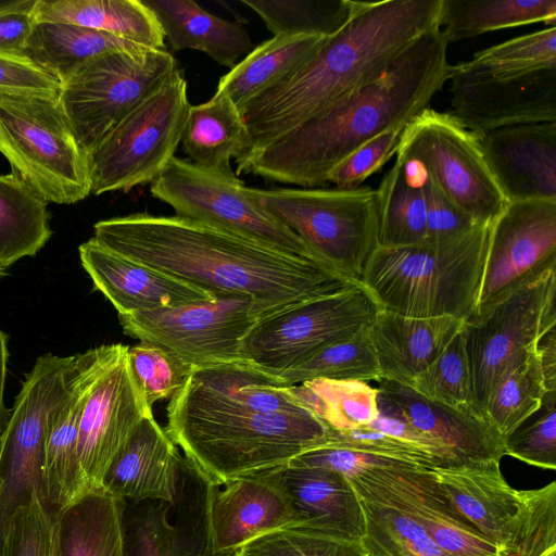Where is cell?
<instances>
[{
    "label": "cell",
    "instance_id": "obj_1",
    "mask_svg": "<svg viewBox=\"0 0 556 556\" xmlns=\"http://www.w3.org/2000/svg\"><path fill=\"white\" fill-rule=\"evenodd\" d=\"M93 233L108 249L216 295L251 298L258 319L361 283L319 262L175 215L102 219Z\"/></svg>",
    "mask_w": 556,
    "mask_h": 556
},
{
    "label": "cell",
    "instance_id": "obj_2",
    "mask_svg": "<svg viewBox=\"0 0 556 556\" xmlns=\"http://www.w3.org/2000/svg\"><path fill=\"white\" fill-rule=\"evenodd\" d=\"M450 41L441 27L417 38L375 83L308 119L273 143L239 159L250 174L302 188H318L329 173L378 135L405 127L448 80Z\"/></svg>",
    "mask_w": 556,
    "mask_h": 556
},
{
    "label": "cell",
    "instance_id": "obj_3",
    "mask_svg": "<svg viewBox=\"0 0 556 556\" xmlns=\"http://www.w3.org/2000/svg\"><path fill=\"white\" fill-rule=\"evenodd\" d=\"M441 10L442 0L362 1L295 73L239 110L249 154L381 78L417 38L441 27Z\"/></svg>",
    "mask_w": 556,
    "mask_h": 556
},
{
    "label": "cell",
    "instance_id": "obj_4",
    "mask_svg": "<svg viewBox=\"0 0 556 556\" xmlns=\"http://www.w3.org/2000/svg\"><path fill=\"white\" fill-rule=\"evenodd\" d=\"M166 415L168 437L218 485L287 465L327 445L330 434L309 410L256 413L212 400L187 382L170 399Z\"/></svg>",
    "mask_w": 556,
    "mask_h": 556
},
{
    "label": "cell",
    "instance_id": "obj_5",
    "mask_svg": "<svg viewBox=\"0 0 556 556\" xmlns=\"http://www.w3.org/2000/svg\"><path fill=\"white\" fill-rule=\"evenodd\" d=\"M490 225L408 247H377L361 283L381 309L408 317L468 319L475 309Z\"/></svg>",
    "mask_w": 556,
    "mask_h": 556
},
{
    "label": "cell",
    "instance_id": "obj_6",
    "mask_svg": "<svg viewBox=\"0 0 556 556\" xmlns=\"http://www.w3.org/2000/svg\"><path fill=\"white\" fill-rule=\"evenodd\" d=\"M254 198L292 230L324 265L361 282L378 247L377 191L354 188H250Z\"/></svg>",
    "mask_w": 556,
    "mask_h": 556
},
{
    "label": "cell",
    "instance_id": "obj_7",
    "mask_svg": "<svg viewBox=\"0 0 556 556\" xmlns=\"http://www.w3.org/2000/svg\"><path fill=\"white\" fill-rule=\"evenodd\" d=\"M0 153L47 202L90 194L86 154L56 96L0 91Z\"/></svg>",
    "mask_w": 556,
    "mask_h": 556
},
{
    "label": "cell",
    "instance_id": "obj_8",
    "mask_svg": "<svg viewBox=\"0 0 556 556\" xmlns=\"http://www.w3.org/2000/svg\"><path fill=\"white\" fill-rule=\"evenodd\" d=\"M190 105L178 68L86 155L90 193L128 191L154 181L175 157Z\"/></svg>",
    "mask_w": 556,
    "mask_h": 556
},
{
    "label": "cell",
    "instance_id": "obj_9",
    "mask_svg": "<svg viewBox=\"0 0 556 556\" xmlns=\"http://www.w3.org/2000/svg\"><path fill=\"white\" fill-rule=\"evenodd\" d=\"M74 369L75 355L39 356L14 400L0 438V554L14 513L34 493L42 496L46 439L70 395Z\"/></svg>",
    "mask_w": 556,
    "mask_h": 556
},
{
    "label": "cell",
    "instance_id": "obj_10",
    "mask_svg": "<svg viewBox=\"0 0 556 556\" xmlns=\"http://www.w3.org/2000/svg\"><path fill=\"white\" fill-rule=\"evenodd\" d=\"M178 70L166 50L112 51L96 56L63 83L58 101L87 155L102 138Z\"/></svg>",
    "mask_w": 556,
    "mask_h": 556
},
{
    "label": "cell",
    "instance_id": "obj_11",
    "mask_svg": "<svg viewBox=\"0 0 556 556\" xmlns=\"http://www.w3.org/2000/svg\"><path fill=\"white\" fill-rule=\"evenodd\" d=\"M379 309L362 283L306 299L258 319L242 340L243 359L264 376L283 371L369 327Z\"/></svg>",
    "mask_w": 556,
    "mask_h": 556
},
{
    "label": "cell",
    "instance_id": "obj_12",
    "mask_svg": "<svg viewBox=\"0 0 556 556\" xmlns=\"http://www.w3.org/2000/svg\"><path fill=\"white\" fill-rule=\"evenodd\" d=\"M118 320L128 337L161 346L198 370L248 367L241 343L258 315L251 298L220 294L208 301L118 314Z\"/></svg>",
    "mask_w": 556,
    "mask_h": 556
},
{
    "label": "cell",
    "instance_id": "obj_13",
    "mask_svg": "<svg viewBox=\"0 0 556 556\" xmlns=\"http://www.w3.org/2000/svg\"><path fill=\"white\" fill-rule=\"evenodd\" d=\"M555 299L556 267L465 320V351L473 409L479 416L484 417L489 396L504 370L536 348L543 336L556 326Z\"/></svg>",
    "mask_w": 556,
    "mask_h": 556
},
{
    "label": "cell",
    "instance_id": "obj_14",
    "mask_svg": "<svg viewBox=\"0 0 556 556\" xmlns=\"http://www.w3.org/2000/svg\"><path fill=\"white\" fill-rule=\"evenodd\" d=\"M150 191L155 199L172 206L177 217L319 262L299 236L254 198L238 176L206 170L175 156L151 182Z\"/></svg>",
    "mask_w": 556,
    "mask_h": 556
},
{
    "label": "cell",
    "instance_id": "obj_15",
    "mask_svg": "<svg viewBox=\"0 0 556 556\" xmlns=\"http://www.w3.org/2000/svg\"><path fill=\"white\" fill-rule=\"evenodd\" d=\"M396 155L416 163L475 224L491 225L508 203L480 139L450 113L427 108L404 128Z\"/></svg>",
    "mask_w": 556,
    "mask_h": 556
},
{
    "label": "cell",
    "instance_id": "obj_16",
    "mask_svg": "<svg viewBox=\"0 0 556 556\" xmlns=\"http://www.w3.org/2000/svg\"><path fill=\"white\" fill-rule=\"evenodd\" d=\"M215 484L181 455L172 502L121 500L122 556H236L215 547L210 518Z\"/></svg>",
    "mask_w": 556,
    "mask_h": 556
},
{
    "label": "cell",
    "instance_id": "obj_17",
    "mask_svg": "<svg viewBox=\"0 0 556 556\" xmlns=\"http://www.w3.org/2000/svg\"><path fill=\"white\" fill-rule=\"evenodd\" d=\"M128 345L105 344L79 420L77 456L84 495L101 491L112 462L143 418L153 414L128 363Z\"/></svg>",
    "mask_w": 556,
    "mask_h": 556
},
{
    "label": "cell",
    "instance_id": "obj_18",
    "mask_svg": "<svg viewBox=\"0 0 556 556\" xmlns=\"http://www.w3.org/2000/svg\"><path fill=\"white\" fill-rule=\"evenodd\" d=\"M554 267L556 201L508 202L490 225L483 270L470 317Z\"/></svg>",
    "mask_w": 556,
    "mask_h": 556
},
{
    "label": "cell",
    "instance_id": "obj_19",
    "mask_svg": "<svg viewBox=\"0 0 556 556\" xmlns=\"http://www.w3.org/2000/svg\"><path fill=\"white\" fill-rule=\"evenodd\" d=\"M350 482L410 515L450 556H498L452 504L429 468L392 460L366 469Z\"/></svg>",
    "mask_w": 556,
    "mask_h": 556
},
{
    "label": "cell",
    "instance_id": "obj_20",
    "mask_svg": "<svg viewBox=\"0 0 556 556\" xmlns=\"http://www.w3.org/2000/svg\"><path fill=\"white\" fill-rule=\"evenodd\" d=\"M450 114L478 138L503 127L556 122V68L502 79L448 76Z\"/></svg>",
    "mask_w": 556,
    "mask_h": 556
},
{
    "label": "cell",
    "instance_id": "obj_21",
    "mask_svg": "<svg viewBox=\"0 0 556 556\" xmlns=\"http://www.w3.org/2000/svg\"><path fill=\"white\" fill-rule=\"evenodd\" d=\"M479 139L507 202L556 201V122L503 127Z\"/></svg>",
    "mask_w": 556,
    "mask_h": 556
},
{
    "label": "cell",
    "instance_id": "obj_22",
    "mask_svg": "<svg viewBox=\"0 0 556 556\" xmlns=\"http://www.w3.org/2000/svg\"><path fill=\"white\" fill-rule=\"evenodd\" d=\"M81 266L118 314L208 301L216 294L131 261L93 237L78 247Z\"/></svg>",
    "mask_w": 556,
    "mask_h": 556
},
{
    "label": "cell",
    "instance_id": "obj_23",
    "mask_svg": "<svg viewBox=\"0 0 556 556\" xmlns=\"http://www.w3.org/2000/svg\"><path fill=\"white\" fill-rule=\"evenodd\" d=\"M289 502L294 526L361 542L365 533L359 497L348 478L317 467L282 465L260 472Z\"/></svg>",
    "mask_w": 556,
    "mask_h": 556
},
{
    "label": "cell",
    "instance_id": "obj_24",
    "mask_svg": "<svg viewBox=\"0 0 556 556\" xmlns=\"http://www.w3.org/2000/svg\"><path fill=\"white\" fill-rule=\"evenodd\" d=\"M430 470L456 509L496 548L498 556H507L516 532L519 496L502 475L500 462L489 459Z\"/></svg>",
    "mask_w": 556,
    "mask_h": 556
},
{
    "label": "cell",
    "instance_id": "obj_25",
    "mask_svg": "<svg viewBox=\"0 0 556 556\" xmlns=\"http://www.w3.org/2000/svg\"><path fill=\"white\" fill-rule=\"evenodd\" d=\"M377 389L393 402L419 431L435 441L454 467L501 460L504 439L482 416L431 402L412 388L380 379Z\"/></svg>",
    "mask_w": 556,
    "mask_h": 556
},
{
    "label": "cell",
    "instance_id": "obj_26",
    "mask_svg": "<svg viewBox=\"0 0 556 556\" xmlns=\"http://www.w3.org/2000/svg\"><path fill=\"white\" fill-rule=\"evenodd\" d=\"M222 486L215 484L210 501L217 551L237 553L263 534L294 526L288 500L260 472L232 479Z\"/></svg>",
    "mask_w": 556,
    "mask_h": 556
},
{
    "label": "cell",
    "instance_id": "obj_27",
    "mask_svg": "<svg viewBox=\"0 0 556 556\" xmlns=\"http://www.w3.org/2000/svg\"><path fill=\"white\" fill-rule=\"evenodd\" d=\"M105 344L75 354L70 395L50 425L43 456L42 496L53 515L84 495L77 456L79 420Z\"/></svg>",
    "mask_w": 556,
    "mask_h": 556
},
{
    "label": "cell",
    "instance_id": "obj_28",
    "mask_svg": "<svg viewBox=\"0 0 556 556\" xmlns=\"http://www.w3.org/2000/svg\"><path fill=\"white\" fill-rule=\"evenodd\" d=\"M180 458L153 414L147 416L112 462L101 491L123 501L172 502Z\"/></svg>",
    "mask_w": 556,
    "mask_h": 556
},
{
    "label": "cell",
    "instance_id": "obj_29",
    "mask_svg": "<svg viewBox=\"0 0 556 556\" xmlns=\"http://www.w3.org/2000/svg\"><path fill=\"white\" fill-rule=\"evenodd\" d=\"M464 321L450 316L408 317L380 308L369 331L382 379L408 387L441 355Z\"/></svg>",
    "mask_w": 556,
    "mask_h": 556
},
{
    "label": "cell",
    "instance_id": "obj_30",
    "mask_svg": "<svg viewBox=\"0 0 556 556\" xmlns=\"http://www.w3.org/2000/svg\"><path fill=\"white\" fill-rule=\"evenodd\" d=\"M141 1L155 15L174 51L198 50L232 68L254 49L244 27L211 14L193 0Z\"/></svg>",
    "mask_w": 556,
    "mask_h": 556
},
{
    "label": "cell",
    "instance_id": "obj_31",
    "mask_svg": "<svg viewBox=\"0 0 556 556\" xmlns=\"http://www.w3.org/2000/svg\"><path fill=\"white\" fill-rule=\"evenodd\" d=\"M180 143L192 164L228 177L237 176L231 159L237 161L251 151L242 115L222 91L204 103L190 105Z\"/></svg>",
    "mask_w": 556,
    "mask_h": 556
},
{
    "label": "cell",
    "instance_id": "obj_32",
    "mask_svg": "<svg viewBox=\"0 0 556 556\" xmlns=\"http://www.w3.org/2000/svg\"><path fill=\"white\" fill-rule=\"evenodd\" d=\"M36 22L74 24L165 50L162 27L141 0H37Z\"/></svg>",
    "mask_w": 556,
    "mask_h": 556
},
{
    "label": "cell",
    "instance_id": "obj_33",
    "mask_svg": "<svg viewBox=\"0 0 556 556\" xmlns=\"http://www.w3.org/2000/svg\"><path fill=\"white\" fill-rule=\"evenodd\" d=\"M328 38L273 36L222 76L216 91L225 92L240 110L252 99L295 73Z\"/></svg>",
    "mask_w": 556,
    "mask_h": 556
},
{
    "label": "cell",
    "instance_id": "obj_34",
    "mask_svg": "<svg viewBox=\"0 0 556 556\" xmlns=\"http://www.w3.org/2000/svg\"><path fill=\"white\" fill-rule=\"evenodd\" d=\"M53 556H122L121 500L89 492L54 514Z\"/></svg>",
    "mask_w": 556,
    "mask_h": 556
},
{
    "label": "cell",
    "instance_id": "obj_35",
    "mask_svg": "<svg viewBox=\"0 0 556 556\" xmlns=\"http://www.w3.org/2000/svg\"><path fill=\"white\" fill-rule=\"evenodd\" d=\"M149 49L109 33L58 22H36L25 56L56 78L66 80L87 61L112 51Z\"/></svg>",
    "mask_w": 556,
    "mask_h": 556
},
{
    "label": "cell",
    "instance_id": "obj_36",
    "mask_svg": "<svg viewBox=\"0 0 556 556\" xmlns=\"http://www.w3.org/2000/svg\"><path fill=\"white\" fill-rule=\"evenodd\" d=\"M377 191L378 247H408L426 240L427 202L422 170L396 155Z\"/></svg>",
    "mask_w": 556,
    "mask_h": 556
},
{
    "label": "cell",
    "instance_id": "obj_37",
    "mask_svg": "<svg viewBox=\"0 0 556 556\" xmlns=\"http://www.w3.org/2000/svg\"><path fill=\"white\" fill-rule=\"evenodd\" d=\"M51 236L48 202L17 174L0 175V264L35 256Z\"/></svg>",
    "mask_w": 556,
    "mask_h": 556
},
{
    "label": "cell",
    "instance_id": "obj_38",
    "mask_svg": "<svg viewBox=\"0 0 556 556\" xmlns=\"http://www.w3.org/2000/svg\"><path fill=\"white\" fill-rule=\"evenodd\" d=\"M539 22L556 26V0H442L440 26L450 43Z\"/></svg>",
    "mask_w": 556,
    "mask_h": 556
},
{
    "label": "cell",
    "instance_id": "obj_39",
    "mask_svg": "<svg viewBox=\"0 0 556 556\" xmlns=\"http://www.w3.org/2000/svg\"><path fill=\"white\" fill-rule=\"evenodd\" d=\"M363 509L365 556H450L410 515L382 497L352 484Z\"/></svg>",
    "mask_w": 556,
    "mask_h": 556
},
{
    "label": "cell",
    "instance_id": "obj_40",
    "mask_svg": "<svg viewBox=\"0 0 556 556\" xmlns=\"http://www.w3.org/2000/svg\"><path fill=\"white\" fill-rule=\"evenodd\" d=\"M545 393L536 346L504 370L489 396L484 417L505 440L540 409Z\"/></svg>",
    "mask_w": 556,
    "mask_h": 556
},
{
    "label": "cell",
    "instance_id": "obj_41",
    "mask_svg": "<svg viewBox=\"0 0 556 556\" xmlns=\"http://www.w3.org/2000/svg\"><path fill=\"white\" fill-rule=\"evenodd\" d=\"M288 388L330 430L368 426L378 414V389L365 381L315 379Z\"/></svg>",
    "mask_w": 556,
    "mask_h": 556
},
{
    "label": "cell",
    "instance_id": "obj_42",
    "mask_svg": "<svg viewBox=\"0 0 556 556\" xmlns=\"http://www.w3.org/2000/svg\"><path fill=\"white\" fill-rule=\"evenodd\" d=\"M556 68V26L480 50L471 60L451 65L450 73L470 78L502 79Z\"/></svg>",
    "mask_w": 556,
    "mask_h": 556
},
{
    "label": "cell",
    "instance_id": "obj_43",
    "mask_svg": "<svg viewBox=\"0 0 556 556\" xmlns=\"http://www.w3.org/2000/svg\"><path fill=\"white\" fill-rule=\"evenodd\" d=\"M369 328L370 326L350 338L324 348L294 367L265 377L282 387L315 379L379 381L382 376Z\"/></svg>",
    "mask_w": 556,
    "mask_h": 556
},
{
    "label": "cell",
    "instance_id": "obj_44",
    "mask_svg": "<svg viewBox=\"0 0 556 556\" xmlns=\"http://www.w3.org/2000/svg\"><path fill=\"white\" fill-rule=\"evenodd\" d=\"M253 10L268 30L278 36L337 34L358 10L353 0H240Z\"/></svg>",
    "mask_w": 556,
    "mask_h": 556
},
{
    "label": "cell",
    "instance_id": "obj_45",
    "mask_svg": "<svg viewBox=\"0 0 556 556\" xmlns=\"http://www.w3.org/2000/svg\"><path fill=\"white\" fill-rule=\"evenodd\" d=\"M408 387L431 402L477 414L463 327L441 355Z\"/></svg>",
    "mask_w": 556,
    "mask_h": 556
},
{
    "label": "cell",
    "instance_id": "obj_46",
    "mask_svg": "<svg viewBox=\"0 0 556 556\" xmlns=\"http://www.w3.org/2000/svg\"><path fill=\"white\" fill-rule=\"evenodd\" d=\"M516 532L507 556H556V482L518 490Z\"/></svg>",
    "mask_w": 556,
    "mask_h": 556
},
{
    "label": "cell",
    "instance_id": "obj_47",
    "mask_svg": "<svg viewBox=\"0 0 556 556\" xmlns=\"http://www.w3.org/2000/svg\"><path fill=\"white\" fill-rule=\"evenodd\" d=\"M236 556H365V553L361 542L303 526H288L252 540Z\"/></svg>",
    "mask_w": 556,
    "mask_h": 556
},
{
    "label": "cell",
    "instance_id": "obj_48",
    "mask_svg": "<svg viewBox=\"0 0 556 556\" xmlns=\"http://www.w3.org/2000/svg\"><path fill=\"white\" fill-rule=\"evenodd\" d=\"M128 363L149 407L172 399L195 371L165 349L148 342L128 348Z\"/></svg>",
    "mask_w": 556,
    "mask_h": 556
},
{
    "label": "cell",
    "instance_id": "obj_49",
    "mask_svg": "<svg viewBox=\"0 0 556 556\" xmlns=\"http://www.w3.org/2000/svg\"><path fill=\"white\" fill-rule=\"evenodd\" d=\"M505 455L541 469H556V391L545 393L542 406L504 440Z\"/></svg>",
    "mask_w": 556,
    "mask_h": 556
},
{
    "label": "cell",
    "instance_id": "obj_50",
    "mask_svg": "<svg viewBox=\"0 0 556 556\" xmlns=\"http://www.w3.org/2000/svg\"><path fill=\"white\" fill-rule=\"evenodd\" d=\"M53 521L43 497L34 493L12 516L0 556H53Z\"/></svg>",
    "mask_w": 556,
    "mask_h": 556
},
{
    "label": "cell",
    "instance_id": "obj_51",
    "mask_svg": "<svg viewBox=\"0 0 556 556\" xmlns=\"http://www.w3.org/2000/svg\"><path fill=\"white\" fill-rule=\"evenodd\" d=\"M404 128L387 130L362 144L332 168L327 182H332L338 188L359 187L396 154Z\"/></svg>",
    "mask_w": 556,
    "mask_h": 556
},
{
    "label": "cell",
    "instance_id": "obj_52",
    "mask_svg": "<svg viewBox=\"0 0 556 556\" xmlns=\"http://www.w3.org/2000/svg\"><path fill=\"white\" fill-rule=\"evenodd\" d=\"M327 445L384 456L424 468H438L437 463L426 453L369 425L342 431L330 430Z\"/></svg>",
    "mask_w": 556,
    "mask_h": 556
},
{
    "label": "cell",
    "instance_id": "obj_53",
    "mask_svg": "<svg viewBox=\"0 0 556 556\" xmlns=\"http://www.w3.org/2000/svg\"><path fill=\"white\" fill-rule=\"evenodd\" d=\"M422 187L427 202L425 241H442L455 238L477 226L443 193L424 170Z\"/></svg>",
    "mask_w": 556,
    "mask_h": 556
},
{
    "label": "cell",
    "instance_id": "obj_54",
    "mask_svg": "<svg viewBox=\"0 0 556 556\" xmlns=\"http://www.w3.org/2000/svg\"><path fill=\"white\" fill-rule=\"evenodd\" d=\"M377 407V417L369 426L426 453L437 463L438 468L454 467L443 448L435 441L415 428L397 406L379 390Z\"/></svg>",
    "mask_w": 556,
    "mask_h": 556
},
{
    "label": "cell",
    "instance_id": "obj_55",
    "mask_svg": "<svg viewBox=\"0 0 556 556\" xmlns=\"http://www.w3.org/2000/svg\"><path fill=\"white\" fill-rule=\"evenodd\" d=\"M392 460L396 459L341 446L324 445L296 456L288 464L327 469L341 473L350 480L372 466Z\"/></svg>",
    "mask_w": 556,
    "mask_h": 556
},
{
    "label": "cell",
    "instance_id": "obj_56",
    "mask_svg": "<svg viewBox=\"0 0 556 556\" xmlns=\"http://www.w3.org/2000/svg\"><path fill=\"white\" fill-rule=\"evenodd\" d=\"M61 83L27 56L0 53V91L56 96Z\"/></svg>",
    "mask_w": 556,
    "mask_h": 556
},
{
    "label": "cell",
    "instance_id": "obj_57",
    "mask_svg": "<svg viewBox=\"0 0 556 556\" xmlns=\"http://www.w3.org/2000/svg\"><path fill=\"white\" fill-rule=\"evenodd\" d=\"M37 0H18L11 9L0 12V53L25 56V49L36 24Z\"/></svg>",
    "mask_w": 556,
    "mask_h": 556
},
{
    "label": "cell",
    "instance_id": "obj_58",
    "mask_svg": "<svg viewBox=\"0 0 556 556\" xmlns=\"http://www.w3.org/2000/svg\"><path fill=\"white\" fill-rule=\"evenodd\" d=\"M538 351L546 392L556 391V332L548 330L539 341Z\"/></svg>",
    "mask_w": 556,
    "mask_h": 556
},
{
    "label": "cell",
    "instance_id": "obj_59",
    "mask_svg": "<svg viewBox=\"0 0 556 556\" xmlns=\"http://www.w3.org/2000/svg\"><path fill=\"white\" fill-rule=\"evenodd\" d=\"M8 339V334L0 328V438L7 428L11 413L3 397L9 361Z\"/></svg>",
    "mask_w": 556,
    "mask_h": 556
},
{
    "label": "cell",
    "instance_id": "obj_60",
    "mask_svg": "<svg viewBox=\"0 0 556 556\" xmlns=\"http://www.w3.org/2000/svg\"><path fill=\"white\" fill-rule=\"evenodd\" d=\"M8 275V268L3 267L1 264H0V281L7 277Z\"/></svg>",
    "mask_w": 556,
    "mask_h": 556
}]
</instances>
